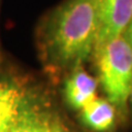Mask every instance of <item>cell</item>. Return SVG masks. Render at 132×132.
<instances>
[{
	"label": "cell",
	"mask_w": 132,
	"mask_h": 132,
	"mask_svg": "<svg viewBox=\"0 0 132 132\" xmlns=\"http://www.w3.org/2000/svg\"><path fill=\"white\" fill-rule=\"evenodd\" d=\"M99 0H67L48 24L45 47L60 66L77 67L94 53L98 32Z\"/></svg>",
	"instance_id": "cell-1"
},
{
	"label": "cell",
	"mask_w": 132,
	"mask_h": 132,
	"mask_svg": "<svg viewBox=\"0 0 132 132\" xmlns=\"http://www.w3.org/2000/svg\"><path fill=\"white\" fill-rule=\"evenodd\" d=\"M94 54L107 100L123 108L132 90V48L121 35L107 42Z\"/></svg>",
	"instance_id": "cell-2"
},
{
	"label": "cell",
	"mask_w": 132,
	"mask_h": 132,
	"mask_svg": "<svg viewBox=\"0 0 132 132\" xmlns=\"http://www.w3.org/2000/svg\"><path fill=\"white\" fill-rule=\"evenodd\" d=\"M132 20V0H99L98 32L94 53L123 34Z\"/></svg>",
	"instance_id": "cell-3"
},
{
	"label": "cell",
	"mask_w": 132,
	"mask_h": 132,
	"mask_svg": "<svg viewBox=\"0 0 132 132\" xmlns=\"http://www.w3.org/2000/svg\"><path fill=\"white\" fill-rule=\"evenodd\" d=\"M6 132H71L61 118L34 99Z\"/></svg>",
	"instance_id": "cell-4"
},
{
	"label": "cell",
	"mask_w": 132,
	"mask_h": 132,
	"mask_svg": "<svg viewBox=\"0 0 132 132\" xmlns=\"http://www.w3.org/2000/svg\"><path fill=\"white\" fill-rule=\"evenodd\" d=\"M34 99L19 82L0 78V132H6Z\"/></svg>",
	"instance_id": "cell-5"
},
{
	"label": "cell",
	"mask_w": 132,
	"mask_h": 132,
	"mask_svg": "<svg viewBox=\"0 0 132 132\" xmlns=\"http://www.w3.org/2000/svg\"><path fill=\"white\" fill-rule=\"evenodd\" d=\"M97 80L77 66L65 84V98L68 105L81 110L97 98Z\"/></svg>",
	"instance_id": "cell-6"
},
{
	"label": "cell",
	"mask_w": 132,
	"mask_h": 132,
	"mask_svg": "<svg viewBox=\"0 0 132 132\" xmlns=\"http://www.w3.org/2000/svg\"><path fill=\"white\" fill-rule=\"evenodd\" d=\"M80 111L82 123L95 132H108L114 126V106L107 99L97 97Z\"/></svg>",
	"instance_id": "cell-7"
},
{
	"label": "cell",
	"mask_w": 132,
	"mask_h": 132,
	"mask_svg": "<svg viewBox=\"0 0 132 132\" xmlns=\"http://www.w3.org/2000/svg\"><path fill=\"white\" fill-rule=\"evenodd\" d=\"M122 36L125 38V40L127 41V43L130 45V47L132 48V20L131 22L128 24V27L126 28L125 32H123Z\"/></svg>",
	"instance_id": "cell-8"
},
{
	"label": "cell",
	"mask_w": 132,
	"mask_h": 132,
	"mask_svg": "<svg viewBox=\"0 0 132 132\" xmlns=\"http://www.w3.org/2000/svg\"><path fill=\"white\" fill-rule=\"evenodd\" d=\"M129 100H130V104H131V108H132V90H131V94H130V97H129Z\"/></svg>",
	"instance_id": "cell-9"
}]
</instances>
